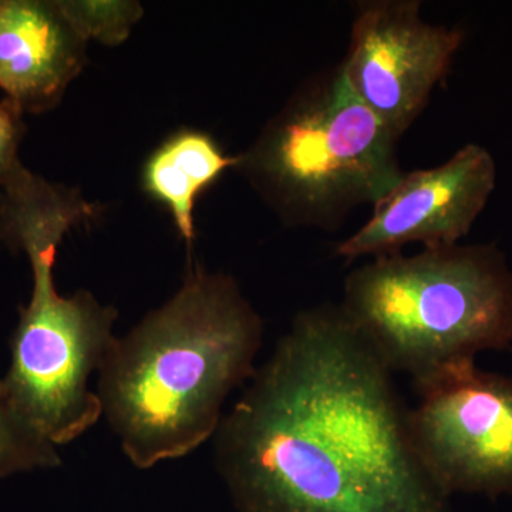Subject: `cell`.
<instances>
[{"label":"cell","instance_id":"52a82bcc","mask_svg":"<svg viewBox=\"0 0 512 512\" xmlns=\"http://www.w3.org/2000/svg\"><path fill=\"white\" fill-rule=\"evenodd\" d=\"M463 42V30L421 18L416 0H372L357 6L340 66L356 96L400 138L426 109Z\"/></svg>","mask_w":512,"mask_h":512},{"label":"cell","instance_id":"8fae6325","mask_svg":"<svg viewBox=\"0 0 512 512\" xmlns=\"http://www.w3.org/2000/svg\"><path fill=\"white\" fill-rule=\"evenodd\" d=\"M60 464L57 448L37 436L10 406L0 383V480Z\"/></svg>","mask_w":512,"mask_h":512},{"label":"cell","instance_id":"7a4b0ae2","mask_svg":"<svg viewBox=\"0 0 512 512\" xmlns=\"http://www.w3.org/2000/svg\"><path fill=\"white\" fill-rule=\"evenodd\" d=\"M264 322L238 282L201 266L117 338L97 380L103 416L141 470L214 439L229 394L254 375Z\"/></svg>","mask_w":512,"mask_h":512},{"label":"cell","instance_id":"30bf717a","mask_svg":"<svg viewBox=\"0 0 512 512\" xmlns=\"http://www.w3.org/2000/svg\"><path fill=\"white\" fill-rule=\"evenodd\" d=\"M239 156H228L220 144L195 128H180L147 158L141 173L144 191L163 204L181 239L195 241V204L227 170H235Z\"/></svg>","mask_w":512,"mask_h":512},{"label":"cell","instance_id":"7c38bea8","mask_svg":"<svg viewBox=\"0 0 512 512\" xmlns=\"http://www.w3.org/2000/svg\"><path fill=\"white\" fill-rule=\"evenodd\" d=\"M62 5L87 42L97 40L107 46L126 42L131 30L143 16L140 3L127 0H62Z\"/></svg>","mask_w":512,"mask_h":512},{"label":"cell","instance_id":"ba28073f","mask_svg":"<svg viewBox=\"0 0 512 512\" xmlns=\"http://www.w3.org/2000/svg\"><path fill=\"white\" fill-rule=\"evenodd\" d=\"M497 183V165L478 144L461 147L450 160L404 173L375 205L359 231L339 242L335 255L353 262L363 256L397 254L404 245L424 248L456 245L467 237Z\"/></svg>","mask_w":512,"mask_h":512},{"label":"cell","instance_id":"4fadbf2b","mask_svg":"<svg viewBox=\"0 0 512 512\" xmlns=\"http://www.w3.org/2000/svg\"><path fill=\"white\" fill-rule=\"evenodd\" d=\"M25 133L23 114L8 99L0 100V187L22 164L19 147Z\"/></svg>","mask_w":512,"mask_h":512},{"label":"cell","instance_id":"9c48e42d","mask_svg":"<svg viewBox=\"0 0 512 512\" xmlns=\"http://www.w3.org/2000/svg\"><path fill=\"white\" fill-rule=\"evenodd\" d=\"M62 0H0V89L25 114L55 109L87 62Z\"/></svg>","mask_w":512,"mask_h":512},{"label":"cell","instance_id":"277c9868","mask_svg":"<svg viewBox=\"0 0 512 512\" xmlns=\"http://www.w3.org/2000/svg\"><path fill=\"white\" fill-rule=\"evenodd\" d=\"M80 222L73 204L45 195L15 202L0 215V242L26 255L33 278L0 383L20 419L56 448L79 439L103 417L90 377L100 372L117 340L113 306L83 289L63 296L56 288L57 249Z\"/></svg>","mask_w":512,"mask_h":512},{"label":"cell","instance_id":"5b68a950","mask_svg":"<svg viewBox=\"0 0 512 512\" xmlns=\"http://www.w3.org/2000/svg\"><path fill=\"white\" fill-rule=\"evenodd\" d=\"M397 141L338 64L296 90L235 170L286 225L333 229L399 183Z\"/></svg>","mask_w":512,"mask_h":512},{"label":"cell","instance_id":"8992f818","mask_svg":"<svg viewBox=\"0 0 512 512\" xmlns=\"http://www.w3.org/2000/svg\"><path fill=\"white\" fill-rule=\"evenodd\" d=\"M413 383L407 426L434 484L448 497L512 494V377L466 360Z\"/></svg>","mask_w":512,"mask_h":512},{"label":"cell","instance_id":"3957f363","mask_svg":"<svg viewBox=\"0 0 512 512\" xmlns=\"http://www.w3.org/2000/svg\"><path fill=\"white\" fill-rule=\"evenodd\" d=\"M340 306L384 365L413 380L512 348V271L494 244L376 256L350 272Z\"/></svg>","mask_w":512,"mask_h":512},{"label":"cell","instance_id":"6da1fadb","mask_svg":"<svg viewBox=\"0 0 512 512\" xmlns=\"http://www.w3.org/2000/svg\"><path fill=\"white\" fill-rule=\"evenodd\" d=\"M393 372L340 305L296 315L214 436L237 512H454Z\"/></svg>","mask_w":512,"mask_h":512}]
</instances>
